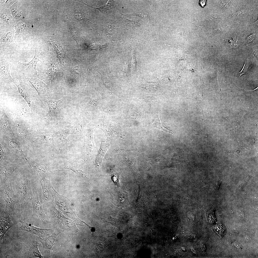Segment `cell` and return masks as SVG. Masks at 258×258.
Here are the masks:
<instances>
[{
  "mask_svg": "<svg viewBox=\"0 0 258 258\" xmlns=\"http://www.w3.org/2000/svg\"><path fill=\"white\" fill-rule=\"evenodd\" d=\"M19 180L16 184V189L19 196L22 210L24 211L26 209L28 203L32 200L33 197L30 182L29 180L26 178H22Z\"/></svg>",
  "mask_w": 258,
  "mask_h": 258,
  "instance_id": "cell-1",
  "label": "cell"
},
{
  "mask_svg": "<svg viewBox=\"0 0 258 258\" xmlns=\"http://www.w3.org/2000/svg\"><path fill=\"white\" fill-rule=\"evenodd\" d=\"M12 181H7L1 185L4 190V200L5 203V214L11 216L14 214L15 205L16 203V198L12 189Z\"/></svg>",
  "mask_w": 258,
  "mask_h": 258,
  "instance_id": "cell-2",
  "label": "cell"
},
{
  "mask_svg": "<svg viewBox=\"0 0 258 258\" xmlns=\"http://www.w3.org/2000/svg\"><path fill=\"white\" fill-rule=\"evenodd\" d=\"M21 225L17 227V230L26 231L38 236L40 238H44L49 236L53 231L52 229H45L38 228L20 220Z\"/></svg>",
  "mask_w": 258,
  "mask_h": 258,
  "instance_id": "cell-3",
  "label": "cell"
},
{
  "mask_svg": "<svg viewBox=\"0 0 258 258\" xmlns=\"http://www.w3.org/2000/svg\"><path fill=\"white\" fill-rule=\"evenodd\" d=\"M25 79L28 81L37 91L39 97L46 100L50 99V94L48 86L42 81L37 78L30 77L24 75Z\"/></svg>",
  "mask_w": 258,
  "mask_h": 258,
  "instance_id": "cell-4",
  "label": "cell"
},
{
  "mask_svg": "<svg viewBox=\"0 0 258 258\" xmlns=\"http://www.w3.org/2000/svg\"><path fill=\"white\" fill-rule=\"evenodd\" d=\"M26 80L18 79L19 81H14L13 83L17 86L18 92L31 106L32 105L31 99L33 90L26 82Z\"/></svg>",
  "mask_w": 258,
  "mask_h": 258,
  "instance_id": "cell-5",
  "label": "cell"
},
{
  "mask_svg": "<svg viewBox=\"0 0 258 258\" xmlns=\"http://www.w3.org/2000/svg\"><path fill=\"white\" fill-rule=\"evenodd\" d=\"M32 190L33 196L32 203L33 208L32 215L36 217L39 220H43L46 217V215L39 201L37 189L33 186Z\"/></svg>",
  "mask_w": 258,
  "mask_h": 258,
  "instance_id": "cell-6",
  "label": "cell"
},
{
  "mask_svg": "<svg viewBox=\"0 0 258 258\" xmlns=\"http://www.w3.org/2000/svg\"><path fill=\"white\" fill-rule=\"evenodd\" d=\"M65 99L55 101L48 100L46 101L48 107V111L47 114L49 116L55 118L58 116L62 109L64 103Z\"/></svg>",
  "mask_w": 258,
  "mask_h": 258,
  "instance_id": "cell-7",
  "label": "cell"
},
{
  "mask_svg": "<svg viewBox=\"0 0 258 258\" xmlns=\"http://www.w3.org/2000/svg\"><path fill=\"white\" fill-rule=\"evenodd\" d=\"M0 80L5 83H13L14 80L10 75L8 61L0 57Z\"/></svg>",
  "mask_w": 258,
  "mask_h": 258,
  "instance_id": "cell-8",
  "label": "cell"
},
{
  "mask_svg": "<svg viewBox=\"0 0 258 258\" xmlns=\"http://www.w3.org/2000/svg\"><path fill=\"white\" fill-rule=\"evenodd\" d=\"M57 235L56 234L54 233L50 236L39 239L43 246V252L47 257L50 256L51 250L54 244L55 239Z\"/></svg>",
  "mask_w": 258,
  "mask_h": 258,
  "instance_id": "cell-9",
  "label": "cell"
},
{
  "mask_svg": "<svg viewBox=\"0 0 258 258\" xmlns=\"http://www.w3.org/2000/svg\"><path fill=\"white\" fill-rule=\"evenodd\" d=\"M39 61H41L40 55L38 51L36 49L35 55L33 58L30 61L27 63L17 61L21 64L26 67V72H31L38 76L36 66L37 62Z\"/></svg>",
  "mask_w": 258,
  "mask_h": 258,
  "instance_id": "cell-10",
  "label": "cell"
},
{
  "mask_svg": "<svg viewBox=\"0 0 258 258\" xmlns=\"http://www.w3.org/2000/svg\"><path fill=\"white\" fill-rule=\"evenodd\" d=\"M11 216L5 214V216L0 218V238L4 236L8 230L14 225L11 219Z\"/></svg>",
  "mask_w": 258,
  "mask_h": 258,
  "instance_id": "cell-11",
  "label": "cell"
},
{
  "mask_svg": "<svg viewBox=\"0 0 258 258\" xmlns=\"http://www.w3.org/2000/svg\"><path fill=\"white\" fill-rule=\"evenodd\" d=\"M40 181L42 188L43 197L45 206L51 202L52 194L50 186L48 181L43 179Z\"/></svg>",
  "mask_w": 258,
  "mask_h": 258,
  "instance_id": "cell-12",
  "label": "cell"
},
{
  "mask_svg": "<svg viewBox=\"0 0 258 258\" xmlns=\"http://www.w3.org/2000/svg\"><path fill=\"white\" fill-rule=\"evenodd\" d=\"M109 145L108 142L105 139H102L101 147L99 150L96 160V163L97 168L101 167L102 161Z\"/></svg>",
  "mask_w": 258,
  "mask_h": 258,
  "instance_id": "cell-13",
  "label": "cell"
},
{
  "mask_svg": "<svg viewBox=\"0 0 258 258\" xmlns=\"http://www.w3.org/2000/svg\"><path fill=\"white\" fill-rule=\"evenodd\" d=\"M16 169V167L13 166L1 167L0 176L1 185L7 181L12 173Z\"/></svg>",
  "mask_w": 258,
  "mask_h": 258,
  "instance_id": "cell-14",
  "label": "cell"
},
{
  "mask_svg": "<svg viewBox=\"0 0 258 258\" xmlns=\"http://www.w3.org/2000/svg\"><path fill=\"white\" fill-rule=\"evenodd\" d=\"M38 244V242L36 241L35 239L32 240L30 243L29 251L30 255H31V257H32L43 258L41 255V253L40 252L39 250Z\"/></svg>",
  "mask_w": 258,
  "mask_h": 258,
  "instance_id": "cell-15",
  "label": "cell"
},
{
  "mask_svg": "<svg viewBox=\"0 0 258 258\" xmlns=\"http://www.w3.org/2000/svg\"><path fill=\"white\" fill-rule=\"evenodd\" d=\"M109 173L114 183L118 186L120 184L121 178L120 175L115 171L110 169Z\"/></svg>",
  "mask_w": 258,
  "mask_h": 258,
  "instance_id": "cell-16",
  "label": "cell"
},
{
  "mask_svg": "<svg viewBox=\"0 0 258 258\" xmlns=\"http://www.w3.org/2000/svg\"><path fill=\"white\" fill-rule=\"evenodd\" d=\"M54 48L57 56L59 57H62L64 54L63 49L61 45L55 42H50Z\"/></svg>",
  "mask_w": 258,
  "mask_h": 258,
  "instance_id": "cell-17",
  "label": "cell"
},
{
  "mask_svg": "<svg viewBox=\"0 0 258 258\" xmlns=\"http://www.w3.org/2000/svg\"><path fill=\"white\" fill-rule=\"evenodd\" d=\"M152 126L153 127L156 128L169 133L173 134H174V132L164 127L160 120V122L159 121V122L158 121H156L153 124Z\"/></svg>",
  "mask_w": 258,
  "mask_h": 258,
  "instance_id": "cell-18",
  "label": "cell"
},
{
  "mask_svg": "<svg viewBox=\"0 0 258 258\" xmlns=\"http://www.w3.org/2000/svg\"><path fill=\"white\" fill-rule=\"evenodd\" d=\"M113 1L110 0L108 1L106 4L99 8H97L101 12L105 11L108 10L114 7Z\"/></svg>",
  "mask_w": 258,
  "mask_h": 258,
  "instance_id": "cell-19",
  "label": "cell"
},
{
  "mask_svg": "<svg viewBox=\"0 0 258 258\" xmlns=\"http://www.w3.org/2000/svg\"><path fill=\"white\" fill-rule=\"evenodd\" d=\"M74 18L76 21H78L87 20L86 18L84 15L81 12L78 11L75 12Z\"/></svg>",
  "mask_w": 258,
  "mask_h": 258,
  "instance_id": "cell-20",
  "label": "cell"
},
{
  "mask_svg": "<svg viewBox=\"0 0 258 258\" xmlns=\"http://www.w3.org/2000/svg\"><path fill=\"white\" fill-rule=\"evenodd\" d=\"M70 31L72 37L76 41L78 45L79 43V39L77 31L76 29L73 28H71Z\"/></svg>",
  "mask_w": 258,
  "mask_h": 258,
  "instance_id": "cell-21",
  "label": "cell"
},
{
  "mask_svg": "<svg viewBox=\"0 0 258 258\" xmlns=\"http://www.w3.org/2000/svg\"><path fill=\"white\" fill-rule=\"evenodd\" d=\"M247 64L246 63V62L245 61L242 69L241 71L238 73L239 74L240 76H241L243 74H245V73L246 72L247 70Z\"/></svg>",
  "mask_w": 258,
  "mask_h": 258,
  "instance_id": "cell-22",
  "label": "cell"
},
{
  "mask_svg": "<svg viewBox=\"0 0 258 258\" xmlns=\"http://www.w3.org/2000/svg\"><path fill=\"white\" fill-rule=\"evenodd\" d=\"M102 47V46L101 45L94 44L90 45L89 48L91 50H94L99 48L100 47Z\"/></svg>",
  "mask_w": 258,
  "mask_h": 258,
  "instance_id": "cell-23",
  "label": "cell"
},
{
  "mask_svg": "<svg viewBox=\"0 0 258 258\" xmlns=\"http://www.w3.org/2000/svg\"><path fill=\"white\" fill-rule=\"evenodd\" d=\"M206 1L205 0H201L200 1L199 4L202 7H203L205 5Z\"/></svg>",
  "mask_w": 258,
  "mask_h": 258,
  "instance_id": "cell-24",
  "label": "cell"
}]
</instances>
